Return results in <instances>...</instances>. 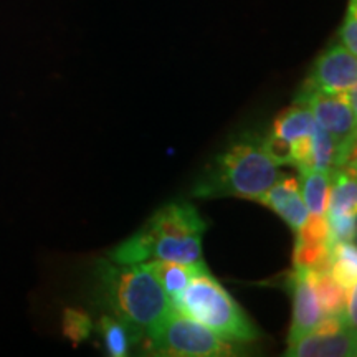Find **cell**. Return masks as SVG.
Segmentation results:
<instances>
[{
  "mask_svg": "<svg viewBox=\"0 0 357 357\" xmlns=\"http://www.w3.org/2000/svg\"><path fill=\"white\" fill-rule=\"evenodd\" d=\"M260 204L278 213L294 231L300 230L310 217V211L301 197L300 182L294 177L278 178L263 195Z\"/></svg>",
  "mask_w": 357,
  "mask_h": 357,
  "instance_id": "obj_10",
  "label": "cell"
},
{
  "mask_svg": "<svg viewBox=\"0 0 357 357\" xmlns=\"http://www.w3.org/2000/svg\"><path fill=\"white\" fill-rule=\"evenodd\" d=\"M98 331L101 333L102 342L106 351L113 357H124L129 354L131 346L139 342L144 334L126 321L116 318V316L105 314L98 323Z\"/></svg>",
  "mask_w": 357,
  "mask_h": 357,
  "instance_id": "obj_13",
  "label": "cell"
},
{
  "mask_svg": "<svg viewBox=\"0 0 357 357\" xmlns=\"http://www.w3.org/2000/svg\"><path fill=\"white\" fill-rule=\"evenodd\" d=\"M301 172V197L311 215H326L331 190V172L305 169Z\"/></svg>",
  "mask_w": 357,
  "mask_h": 357,
  "instance_id": "obj_15",
  "label": "cell"
},
{
  "mask_svg": "<svg viewBox=\"0 0 357 357\" xmlns=\"http://www.w3.org/2000/svg\"><path fill=\"white\" fill-rule=\"evenodd\" d=\"M331 245L328 242H305L296 238L294 248V266L306 268L311 271L329 270Z\"/></svg>",
  "mask_w": 357,
  "mask_h": 357,
  "instance_id": "obj_18",
  "label": "cell"
},
{
  "mask_svg": "<svg viewBox=\"0 0 357 357\" xmlns=\"http://www.w3.org/2000/svg\"><path fill=\"white\" fill-rule=\"evenodd\" d=\"M151 268L158 276L160 287L171 300L172 306L184 293V289L189 287L192 280L197 276V273L205 266L204 261L195 263V265H182V263L174 261H162V260H151Z\"/></svg>",
  "mask_w": 357,
  "mask_h": 357,
  "instance_id": "obj_12",
  "label": "cell"
},
{
  "mask_svg": "<svg viewBox=\"0 0 357 357\" xmlns=\"http://www.w3.org/2000/svg\"><path fill=\"white\" fill-rule=\"evenodd\" d=\"M289 288L293 294V321L288 342H291L314 329L326 314L314 288V271L296 268L289 280Z\"/></svg>",
  "mask_w": 357,
  "mask_h": 357,
  "instance_id": "obj_9",
  "label": "cell"
},
{
  "mask_svg": "<svg viewBox=\"0 0 357 357\" xmlns=\"http://www.w3.org/2000/svg\"><path fill=\"white\" fill-rule=\"evenodd\" d=\"M357 211V182L354 169L342 171L334 169L331 172V190H329V202L326 217L356 215Z\"/></svg>",
  "mask_w": 357,
  "mask_h": 357,
  "instance_id": "obj_14",
  "label": "cell"
},
{
  "mask_svg": "<svg viewBox=\"0 0 357 357\" xmlns=\"http://www.w3.org/2000/svg\"><path fill=\"white\" fill-rule=\"evenodd\" d=\"M356 328L344 316H324L319 324L296 341L288 342V357H351L356 356Z\"/></svg>",
  "mask_w": 357,
  "mask_h": 357,
  "instance_id": "obj_7",
  "label": "cell"
},
{
  "mask_svg": "<svg viewBox=\"0 0 357 357\" xmlns=\"http://www.w3.org/2000/svg\"><path fill=\"white\" fill-rule=\"evenodd\" d=\"M316 126H318V123H316L310 108L301 102H294L291 108L284 109L275 119L271 136L291 144L301 137H311L314 134Z\"/></svg>",
  "mask_w": 357,
  "mask_h": 357,
  "instance_id": "obj_11",
  "label": "cell"
},
{
  "mask_svg": "<svg viewBox=\"0 0 357 357\" xmlns=\"http://www.w3.org/2000/svg\"><path fill=\"white\" fill-rule=\"evenodd\" d=\"M329 273L341 284L349 289L356 287L357 278V252L352 242H337L331 245V260H329Z\"/></svg>",
  "mask_w": 357,
  "mask_h": 357,
  "instance_id": "obj_16",
  "label": "cell"
},
{
  "mask_svg": "<svg viewBox=\"0 0 357 357\" xmlns=\"http://www.w3.org/2000/svg\"><path fill=\"white\" fill-rule=\"evenodd\" d=\"M314 288L326 316H344L346 289L333 278L329 270L314 271Z\"/></svg>",
  "mask_w": 357,
  "mask_h": 357,
  "instance_id": "obj_17",
  "label": "cell"
},
{
  "mask_svg": "<svg viewBox=\"0 0 357 357\" xmlns=\"http://www.w3.org/2000/svg\"><path fill=\"white\" fill-rule=\"evenodd\" d=\"M146 339L149 341V351L158 356L220 357L234 354L231 342L177 310L147 333Z\"/></svg>",
  "mask_w": 357,
  "mask_h": 357,
  "instance_id": "obj_5",
  "label": "cell"
},
{
  "mask_svg": "<svg viewBox=\"0 0 357 357\" xmlns=\"http://www.w3.org/2000/svg\"><path fill=\"white\" fill-rule=\"evenodd\" d=\"M174 310L205 324L229 342H248L258 337L257 328L245 311L213 278L207 266L190 281L174 305Z\"/></svg>",
  "mask_w": 357,
  "mask_h": 357,
  "instance_id": "obj_4",
  "label": "cell"
},
{
  "mask_svg": "<svg viewBox=\"0 0 357 357\" xmlns=\"http://www.w3.org/2000/svg\"><path fill=\"white\" fill-rule=\"evenodd\" d=\"M205 222L189 204H167L139 231L109 252L113 263L132 265L162 260L195 265L202 261Z\"/></svg>",
  "mask_w": 357,
  "mask_h": 357,
  "instance_id": "obj_1",
  "label": "cell"
},
{
  "mask_svg": "<svg viewBox=\"0 0 357 357\" xmlns=\"http://www.w3.org/2000/svg\"><path fill=\"white\" fill-rule=\"evenodd\" d=\"M357 60L344 45H333L312 66L305 86L324 93H344L356 88Z\"/></svg>",
  "mask_w": 357,
  "mask_h": 357,
  "instance_id": "obj_8",
  "label": "cell"
},
{
  "mask_svg": "<svg viewBox=\"0 0 357 357\" xmlns=\"http://www.w3.org/2000/svg\"><path fill=\"white\" fill-rule=\"evenodd\" d=\"M96 288L106 310L139 329L144 337L174 311L149 261L119 265L102 258L96 266Z\"/></svg>",
  "mask_w": 357,
  "mask_h": 357,
  "instance_id": "obj_2",
  "label": "cell"
},
{
  "mask_svg": "<svg viewBox=\"0 0 357 357\" xmlns=\"http://www.w3.org/2000/svg\"><path fill=\"white\" fill-rule=\"evenodd\" d=\"M93 331V323L86 312L79 310H66L63 314V334L73 344L84 341Z\"/></svg>",
  "mask_w": 357,
  "mask_h": 357,
  "instance_id": "obj_19",
  "label": "cell"
},
{
  "mask_svg": "<svg viewBox=\"0 0 357 357\" xmlns=\"http://www.w3.org/2000/svg\"><path fill=\"white\" fill-rule=\"evenodd\" d=\"M339 37H341V45L349 50L351 53H357V6L356 0H351L349 7H347V13L344 24L341 26V32H339Z\"/></svg>",
  "mask_w": 357,
  "mask_h": 357,
  "instance_id": "obj_20",
  "label": "cell"
},
{
  "mask_svg": "<svg viewBox=\"0 0 357 357\" xmlns=\"http://www.w3.org/2000/svg\"><path fill=\"white\" fill-rule=\"evenodd\" d=\"M296 102L310 108L316 123L329 134L336 147L337 169L349 164L356 144V109L344 93H324L303 86Z\"/></svg>",
  "mask_w": 357,
  "mask_h": 357,
  "instance_id": "obj_6",
  "label": "cell"
},
{
  "mask_svg": "<svg viewBox=\"0 0 357 357\" xmlns=\"http://www.w3.org/2000/svg\"><path fill=\"white\" fill-rule=\"evenodd\" d=\"M280 178L278 164L268 153L265 139L250 137L235 142L217 158L211 176L195 189L199 197H240L260 202Z\"/></svg>",
  "mask_w": 357,
  "mask_h": 357,
  "instance_id": "obj_3",
  "label": "cell"
}]
</instances>
